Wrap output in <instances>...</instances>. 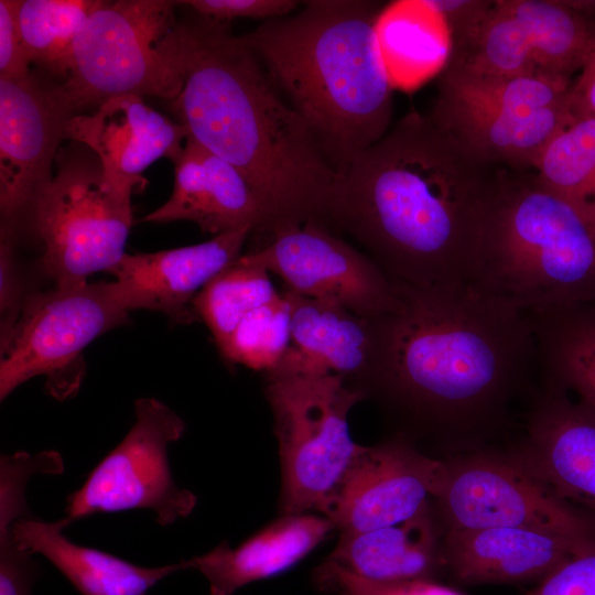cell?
I'll list each match as a JSON object with an SVG mask.
<instances>
[{
    "label": "cell",
    "mask_w": 595,
    "mask_h": 595,
    "mask_svg": "<svg viewBox=\"0 0 595 595\" xmlns=\"http://www.w3.org/2000/svg\"><path fill=\"white\" fill-rule=\"evenodd\" d=\"M393 284L401 307L370 318V363L349 386L446 457L491 446L538 367L531 314L472 284Z\"/></svg>",
    "instance_id": "cell-1"
},
{
    "label": "cell",
    "mask_w": 595,
    "mask_h": 595,
    "mask_svg": "<svg viewBox=\"0 0 595 595\" xmlns=\"http://www.w3.org/2000/svg\"><path fill=\"white\" fill-rule=\"evenodd\" d=\"M507 171L412 109L336 173L326 226L349 234L392 282L472 284Z\"/></svg>",
    "instance_id": "cell-2"
},
{
    "label": "cell",
    "mask_w": 595,
    "mask_h": 595,
    "mask_svg": "<svg viewBox=\"0 0 595 595\" xmlns=\"http://www.w3.org/2000/svg\"><path fill=\"white\" fill-rule=\"evenodd\" d=\"M181 33L185 78L171 107L188 137L248 181L264 234L326 226L336 172L242 37L201 17L181 22Z\"/></svg>",
    "instance_id": "cell-3"
},
{
    "label": "cell",
    "mask_w": 595,
    "mask_h": 595,
    "mask_svg": "<svg viewBox=\"0 0 595 595\" xmlns=\"http://www.w3.org/2000/svg\"><path fill=\"white\" fill-rule=\"evenodd\" d=\"M383 7L310 0L241 36L336 173L393 123V86L376 34Z\"/></svg>",
    "instance_id": "cell-4"
},
{
    "label": "cell",
    "mask_w": 595,
    "mask_h": 595,
    "mask_svg": "<svg viewBox=\"0 0 595 595\" xmlns=\"http://www.w3.org/2000/svg\"><path fill=\"white\" fill-rule=\"evenodd\" d=\"M472 285L529 314L595 299V221L508 170L489 210Z\"/></svg>",
    "instance_id": "cell-5"
},
{
    "label": "cell",
    "mask_w": 595,
    "mask_h": 595,
    "mask_svg": "<svg viewBox=\"0 0 595 595\" xmlns=\"http://www.w3.org/2000/svg\"><path fill=\"white\" fill-rule=\"evenodd\" d=\"M572 82L485 74L448 60L429 117L482 159L530 172L552 138L575 118Z\"/></svg>",
    "instance_id": "cell-6"
},
{
    "label": "cell",
    "mask_w": 595,
    "mask_h": 595,
    "mask_svg": "<svg viewBox=\"0 0 595 595\" xmlns=\"http://www.w3.org/2000/svg\"><path fill=\"white\" fill-rule=\"evenodd\" d=\"M177 1H105L78 32L63 83L80 113L126 95L174 100L185 78Z\"/></svg>",
    "instance_id": "cell-7"
},
{
    "label": "cell",
    "mask_w": 595,
    "mask_h": 595,
    "mask_svg": "<svg viewBox=\"0 0 595 595\" xmlns=\"http://www.w3.org/2000/svg\"><path fill=\"white\" fill-rule=\"evenodd\" d=\"M264 396L273 415L281 464V515H325L354 458L365 446L350 436L348 415L365 397L337 375L274 369Z\"/></svg>",
    "instance_id": "cell-8"
},
{
    "label": "cell",
    "mask_w": 595,
    "mask_h": 595,
    "mask_svg": "<svg viewBox=\"0 0 595 595\" xmlns=\"http://www.w3.org/2000/svg\"><path fill=\"white\" fill-rule=\"evenodd\" d=\"M132 225L131 196L107 181L98 158L77 142L61 147L30 232L40 245L36 264L44 280L73 286L109 272L126 253Z\"/></svg>",
    "instance_id": "cell-9"
},
{
    "label": "cell",
    "mask_w": 595,
    "mask_h": 595,
    "mask_svg": "<svg viewBox=\"0 0 595 595\" xmlns=\"http://www.w3.org/2000/svg\"><path fill=\"white\" fill-rule=\"evenodd\" d=\"M134 310L131 292L118 280L37 291L0 346V400L36 376H45V388L57 400L76 394L83 350L127 324Z\"/></svg>",
    "instance_id": "cell-10"
},
{
    "label": "cell",
    "mask_w": 595,
    "mask_h": 595,
    "mask_svg": "<svg viewBox=\"0 0 595 595\" xmlns=\"http://www.w3.org/2000/svg\"><path fill=\"white\" fill-rule=\"evenodd\" d=\"M432 504L444 531L529 528L595 540L585 515L491 446L442 458Z\"/></svg>",
    "instance_id": "cell-11"
},
{
    "label": "cell",
    "mask_w": 595,
    "mask_h": 595,
    "mask_svg": "<svg viewBox=\"0 0 595 595\" xmlns=\"http://www.w3.org/2000/svg\"><path fill=\"white\" fill-rule=\"evenodd\" d=\"M77 113L63 83L37 68L0 79V241L19 248L30 240L36 202Z\"/></svg>",
    "instance_id": "cell-12"
},
{
    "label": "cell",
    "mask_w": 595,
    "mask_h": 595,
    "mask_svg": "<svg viewBox=\"0 0 595 595\" xmlns=\"http://www.w3.org/2000/svg\"><path fill=\"white\" fill-rule=\"evenodd\" d=\"M134 412L127 435L66 498L65 517L72 522L95 513L148 509L165 527L194 510L197 497L177 487L167 457V446L184 435L185 422L154 398L138 399Z\"/></svg>",
    "instance_id": "cell-13"
},
{
    "label": "cell",
    "mask_w": 595,
    "mask_h": 595,
    "mask_svg": "<svg viewBox=\"0 0 595 595\" xmlns=\"http://www.w3.org/2000/svg\"><path fill=\"white\" fill-rule=\"evenodd\" d=\"M595 48V1L496 0L478 41L496 75L573 79Z\"/></svg>",
    "instance_id": "cell-14"
},
{
    "label": "cell",
    "mask_w": 595,
    "mask_h": 595,
    "mask_svg": "<svg viewBox=\"0 0 595 595\" xmlns=\"http://www.w3.org/2000/svg\"><path fill=\"white\" fill-rule=\"evenodd\" d=\"M244 255L281 277L286 289L338 303L361 317L401 307L393 282L378 264L323 224L309 221L278 231L267 245Z\"/></svg>",
    "instance_id": "cell-15"
},
{
    "label": "cell",
    "mask_w": 595,
    "mask_h": 595,
    "mask_svg": "<svg viewBox=\"0 0 595 595\" xmlns=\"http://www.w3.org/2000/svg\"><path fill=\"white\" fill-rule=\"evenodd\" d=\"M442 458L396 434L354 458L325 512L339 534L403 522L426 507L440 484Z\"/></svg>",
    "instance_id": "cell-16"
},
{
    "label": "cell",
    "mask_w": 595,
    "mask_h": 595,
    "mask_svg": "<svg viewBox=\"0 0 595 595\" xmlns=\"http://www.w3.org/2000/svg\"><path fill=\"white\" fill-rule=\"evenodd\" d=\"M507 454L595 524V411L542 380Z\"/></svg>",
    "instance_id": "cell-17"
},
{
    "label": "cell",
    "mask_w": 595,
    "mask_h": 595,
    "mask_svg": "<svg viewBox=\"0 0 595 595\" xmlns=\"http://www.w3.org/2000/svg\"><path fill=\"white\" fill-rule=\"evenodd\" d=\"M187 129L143 101L126 95L110 98L93 112L77 113L66 128V140L87 147L100 161L107 181L132 196L142 191V173L160 158L174 163L181 155Z\"/></svg>",
    "instance_id": "cell-18"
},
{
    "label": "cell",
    "mask_w": 595,
    "mask_h": 595,
    "mask_svg": "<svg viewBox=\"0 0 595 595\" xmlns=\"http://www.w3.org/2000/svg\"><path fill=\"white\" fill-rule=\"evenodd\" d=\"M594 544L593 539L529 528L445 530V575L459 585L540 582Z\"/></svg>",
    "instance_id": "cell-19"
},
{
    "label": "cell",
    "mask_w": 595,
    "mask_h": 595,
    "mask_svg": "<svg viewBox=\"0 0 595 595\" xmlns=\"http://www.w3.org/2000/svg\"><path fill=\"white\" fill-rule=\"evenodd\" d=\"M251 228H241L181 248L125 253L108 273L131 292L138 310L165 314L175 323L198 320L193 300L218 273L235 262Z\"/></svg>",
    "instance_id": "cell-20"
},
{
    "label": "cell",
    "mask_w": 595,
    "mask_h": 595,
    "mask_svg": "<svg viewBox=\"0 0 595 595\" xmlns=\"http://www.w3.org/2000/svg\"><path fill=\"white\" fill-rule=\"evenodd\" d=\"M173 165L171 196L143 216L141 223L190 220L214 236L241 228L266 232L267 215L262 204L235 166L190 137Z\"/></svg>",
    "instance_id": "cell-21"
},
{
    "label": "cell",
    "mask_w": 595,
    "mask_h": 595,
    "mask_svg": "<svg viewBox=\"0 0 595 595\" xmlns=\"http://www.w3.org/2000/svg\"><path fill=\"white\" fill-rule=\"evenodd\" d=\"M334 529L325 516L282 515L237 547L224 541L183 564L205 576L209 595H232L247 584L289 571Z\"/></svg>",
    "instance_id": "cell-22"
},
{
    "label": "cell",
    "mask_w": 595,
    "mask_h": 595,
    "mask_svg": "<svg viewBox=\"0 0 595 595\" xmlns=\"http://www.w3.org/2000/svg\"><path fill=\"white\" fill-rule=\"evenodd\" d=\"M444 529L431 502L394 526L339 540L325 560L372 582L437 581L445 575Z\"/></svg>",
    "instance_id": "cell-23"
},
{
    "label": "cell",
    "mask_w": 595,
    "mask_h": 595,
    "mask_svg": "<svg viewBox=\"0 0 595 595\" xmlns=\"http://www.w3.org/2000/svg\"><path fill=\"white\" fill-rule=\"evenodd\" d=\"M291 313V346L274 369L337 375L351 385L367 370L372 354L370 318L345 306L283 292Z\"/></svg>",
    "instance_id": "cell-24"
},
{
    "label": "cell",
    "mask_w": 595,
    "mask_h": 595,
    "mask_svg": "<svg viewBox=\"0 0 595 595\" xmlns=\"http://www.w3.org/2000/svg\"><path fill=\"white\" fill-rule=\"evenodd\" d=\"M72 523L66 517L43 521L29 515L12 521L10 533L20 548L47 559L82 595H147L165 577L185 570L183 561L145 567L77 544L64 534Z\"/></svg>",
    "instance_id": "cell-25"
},
{
    "label": "cell",
    "mask_w": 595,
    "mask_h": 595,
    "mask_svg": "<svg viewBox=\"0 0 595 595\" xmlns=\"http://www.w3.org/2000/svg\"><path fill=\"white\" fill-rule=\"evenodd\" d=\"M376 34L393 88L410 89L440 74L451 55L446 26L425 0L385 6Z\"/></svg>",
    "instance_id": "cell-26"
},
{
    "label": "cell",
    "mask_w": 595,
    "mask_h": 595,
    "mask_svg": "<svg viewBox=\"0 0 595 595\" xmlns=\"http://www.w3.org/2000/svg\"><path fill=\"white\" fill-rule=\"evenodd\" d=\"M531 316L542 380L595 411V299Z\"/></svg>",
    "instance_id": "cell-27"
},
{
    "label": "cell",
    "mask_w": 595,
    "mask_h": 595,
    "mask_svg": "<svg viewBox=\"0 0 595 595\" xmlns=\"http://www.w3.org/2000/svg\"><path fill=\"white\" fill-rule=\"evenodd\" d=\"M100 0H20L19 26L31 66L68 78L75 39Z\"/></svg>",
    "instance_id": "cell-28"
},
{
    "label": "cell",
    "mask_w": 595,
    "mask_h": 595,
    "mask_svg": "<svg viewBox=\"0 0 595 595\" xmlns=\"http://www.w3.org/2000/svg\"><path fill=\"white\" fill-rule=\"evenodd\" d=\"M534 174L595 221V118L575 117L562 128L541 153Z\"/></svg>",
    "instance_id": "cell-29"
},
{
    "label": "cell",
    "mask_w": 595,
    "mask_h": 595,
    "mask_svg": "<svg viewBox=\"0 0 595 595\" xmlns=\"http://www.w3.org/2000/svg\"><path fill=\"white\" fill-rule=\"evenodd\" d=\"M279 295L268 271L242 253L198 292L193 309L209 328L221 355L240 321Z\"/></svg>",
    "instance_id": "cell-30"
},
{
    "label": "cell",
    "mask_w": 595,
    "mask_h": 595,
    "mask_svg": "<svg viewBox=\"0 0 595 595\" xmlns=\"http://www.w3.org/2000/svg\"><path fill=\"white\" fill-rule=\"evenodd\" d=\"M290 346V305L280 294L240 321L221 357L229 364L268 372L281 363Z\"/></svg>",
    "instance_id": "cell-31"
},
{
    "label": "cell",
    "mask_w": 595,
    "mask_h": 595,
    "mask_svg": "<svg viewBox=\"0 0 595 595\" xmlns=\"http://www.w3.org/2000/svg\"><path fill=\"white\" fill-rule=\"evenodd\" d=\"M46 282L36 260L25 261L15 246L0 241V346L9 338L26 303Z\"/></svg>",
    "instance_id": "cell-32"
},
{
    "label": "cell",
    "mask_w": 595,
    "mask_h": 595,
    "mask_svg": "<svg viewBox=\"0 0 595 595\" xmlns=\"http://www.w3.org/2000/svg\"><path fill=\"white\" fill-rule=\"evenodd\" d=\"M313 575L314 583L321 591L337 595H464L437 581H368L327 560L314 570Z\"/></svg>",
    "instance_id": "cell-33"
},
{
    "label": "cell",
    "mask_w": 595,
    "mask_h": 595,
    "mask_svg": "<svg viewBox=\"0 0 595 595\" xmlns=\"http://www.w3.org/2000/svg\"><path fill=\"white\" fill-rule=\"evenodd\" d=\"M442 18L451 41V55L464 53L478 35L494 1L425 0Z\"/></svg>",
    "instance_id": "cell-34"
},
{
    "label": "cell",
    "mask_w": 595,
    "mask_h": 595,
    "mask_svg": "<svg viewBox=\"0 0 595 595\" xmlns=\"http://www.w3.org/2000/svg\"><path fill=\"white\" fill-rule=\"evenodd\" d=\"M192 8L201 18L226 22L237 18L277 19L298 8L294 0H186L177 1Z\"/></svg>",
    "instance_id": "cell-35"
},
{
    "label": "cell",
    "mask_w": 595,
    "mask_h": 595,
    "mask_svg": "<svg viewBox=\"0 0 595 595\" xmlns=\"http://www.w3.org/2000/svg\"><path fill=\"white\" fill-rule=\"evenodd\" d=\"M526 595H595V544L559 565Z\"/></svg>",
    "instance_id": "cell-36"
},
{
    "label": "cell",
    "mask_w": 595,
    "mask_h": 595,
    "mask_svg": "<svg viewBox=\"0 0 595 595\" xmlns=\"http://www.w3.org/2000/svg\"><path fill=\"white\" fill-rule=\"evenodd\" d=\"M20 0H0V79H19L32 71L19 26Z\"/></svg>",
    "instance_id": "cell-37"
},
{
    "label": "cell",
    "mask_w": 595,
    "mask_h": 595,
    "mask_svg": "<svg viewBox=\"0 0 595 595\" xmlns=\"http://www.w3.org/2000/svg\"><path fill=\"white\" fill-rule=\"evenodd\" d=\"M571 110L575 117L595 118V48L570 89Z\"/></svg>",
    "instance_id": "cell-38"
}]
</instances>
